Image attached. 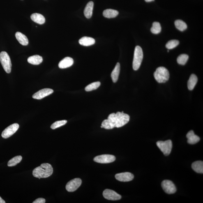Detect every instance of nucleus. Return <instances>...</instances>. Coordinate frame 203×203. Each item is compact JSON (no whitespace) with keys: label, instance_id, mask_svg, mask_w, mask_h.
<instances>
[{"label":"nucleus","instance_id":"obj_16","mask_svg":"<svg viewBox=\"0 0 203 203\" xmlns=\"http://www.w3.org/2000/svg\"><path fill=\"white\" fill-rule=\"evenodd\" d=\"M79 43L81 45L85 46H89L94 45L95 43V40L93 38L84 37L79 40Z\"/></svg>","mask_w":203,"mask_h":203},{"label":"nucleus","instance_id":"obj_8","mask_svg":"<svg viewBox=\"0 0 203 203\" xmlns=\"http://www.w3.org/2000/svg\"><path fill=\"white\" fill-rule=\"evenodd\" d=\"M93 160L98 163L106 164L114 162L116 160V157L114 155L105 154L96 156Z\"/></svg>","mask_w":203,"mask_h":203},{"label":"nucleus","instance_id":"obj_25","mask_svg":"<svg viewBox=\"0 0 203 203\" xmlns=\"http://www.w3.org/2000/svg\"><path fill=\"white\" fill-rule=\"evenodd\" d=\"M175 27L180 31H183L188 28L186 23L181 20H177L174 22Z\"/></svg>","mask_w":203,"mask_h":203},{"label":"nucleus","instance_id":"obj_24","mask_svg":"<svg viewBox=\"0 0 203 203\" xmlns=\"http://www.w3.org/2000/svg\"><path fill=\"white\" fill-rule=\"evenodd\" d=\"M197 80L198 79L196 76L195 74H192L188 81V89L190 90H193L197 84Z\"/></svg>","mask_w":203,"mask_h":203},{"label":"nucleus","instance_id":"obj_21","mask_svg":"<svg viewBox=\"0 0 203 203\" xmlns=\"http://www.w3.org/2000/svg\"><path fill=\"white\" fill-rule=\"evenodd\" d=\"M192 169L195 172L199 174L203 173V162L201 161H198L194 162L192 164Z\"/></svg>","mask_w":203,"mask_h":203},{"label":"nucleus","instance_id":"obj_4","mask_svg":"<svg viewBox=\"0 0 203 203\" xmlns=\"http://www.w3.org/2000/svg\"><path fill=\"white\" fill-rule=\"evenodd\" d=\"M143 57V54L142 48L140 46H137L135 47L133 63H132V67L134 70H137L140 68Z\"/></svg>","mask_w":203,"mask_h":203},{"label":"nucleus","instance_id":"obj_35","mask_svg":"<svg viewBox=\"0 0 203 203\" xmlns=\"http://www.w3.org/2000/svg\"><path fill=\"white\" fill-rule=\"evenodd\" d=\"M167 52H169V50H168V51H167Z\"/></svg>","mask_w":203,"mask_h":203},{"label":"nucleus","instance_id":"obj_5","mask_svg":"<svg viewBox=\"0 0 203 203\" xmlns=\"http://www.w3.org/2000/svg\"><path fill=\"white\" fill-rule=\"evenodd\" d=\"M0 61L5 71L7 73L11 72V63L7 53L3 51L0 53Z\"/></svg>","mask_w":203,"mask_h":203},{"label":"nucleus","instance_id":"obj_29","mask_svg":"<svg viewBox=\"0 0 203 203\" xmlns=\"http://www.w3.org/2000/svg\"><path fill=\"white\" fill-rule=\"evenodd\" d=\"M100 85V82L92 83L86 86L85 89L86 91H91L98 89V88L99 87Z\"/></svg>","mask_w":203,"mask_h":203},{"label":"nucleus","instance_id":"obj_10","mask_svg":"<svg viewBox=\"0 0 203 203\" xmlns=\"http://www.w3.org/2000/svg\"><path fill=\"white\" fill-rule=\"evenodd\" d=\"M81 183H82V180L80 178H75L69 181L67 183L66 186V189L68 192H75L81 186Z\"/></svg>","mask_w":203,"mask_h":203},{"label":"nucleus","instance_id":"obj_17","mask_svg":"<svg viewBox=\"0 0 203 203\" xmlns=\"http://www.w3.org/2000/svg\"><path fill=\"white\" fill-rule=\"evenodd\" d=\"M94 7V3L90 1L86 5L84 10V15L87 19H90L93 15V11Z\"/></svg>","mask_w":203,"mask_h":203},{"label":"nucleus","instance_id":"obj_9","mask_svg":"<svg viewBox=\"0 0 203 203\" xmlns=\"http://www.w3.org/2000/svg\"><path fill=\"white\" fill-rule=\"evenodd\" d=\"M19 127V125L16 123L10 125L3 130L2 134V136L4 139L8 138L17 131Z\"/></svg>","mask_w":203,"mask_h":203},{"label":"nucleus","instance_id":"obj_28","mask_svg":"<svg viewBox=\"0 0 203 203\" xmlns=\"http://www.w3.org/2000/svg\"><path fill=\"white\" fill-rule=\"evenodd\" d=\"M189 56L188 55L185 54H181L177 58V62L179 64L184 65L186 63L188 59Z\"/></svg>","mask_w":203,"mask_h":203},{"label":"nucleus","instance_id":"obj_23","mask_svg":"<svg viewBox=\"0 0 203 203\" xmlns=\"http://www.w3.org/2000/svg\"><path fill=\"white\" fill-rule=\"evenodd\" d=\"M43 58L41 56L35 55L30 56L28 59V62L33 65H39L43 61Z\"/></svg>","mask_w":203,"mask_h":203},{"label":"nucleus","instance_id":"obj_30","mask_svg":"<svg viewBox=\"0 0 203 203\" xmlns=\"http://www.w3.org/2000/svg\"><path fill=\"white\" fill-rule=\"evenodd\" d=\"M179 43V42L178 40H171L167 42L165 47L168 49H172L177 46Z\"/></svg>","mask_w":203,"mask_h":203},{"label":"nucleus","instance_id":"obj_20","mask_svg":"<svg viewBox=\"0 0 203 203\" xmlns=\"http://www.w3.org/2000/svg\"><path fill=\"white\" fill-rule=\"evenodd\" d=\"M119 13V12L117 10L108 9L104 11L103 15L106 18L110 19L116 17Z\"/></svg>","mask_w":203,"mask_h":203},{"label":"nucleus","instance_id":"obj_18","mask_svg":"<svg viewBox=\"0 0 203 203\" xmlns=\"http://www.w3.org/2000/svg\"><path fill=\"white\" fill-rule=\"evenodd\" d=\"M15 36L19 43L23 46L27 45L29 43V41L25 35L22 33L17 32L15 33Z\"/></svg>","mask_w":203,"mask_h":203},{"label":"nucleus","instance_id":"obj_7","mask_svg":"<svg viewBox=\"0 0 203 203\" xmlns=\"http://www.w3.org/2000/svg\"><path fill=\"white\" fill-rule=\"evenodd\" d=\"M161 187L164 191L168 194H174L177 190L174 183L168 180H165L162 181Z\"/></svg>","mask_w":203,"mask_h":203},{"label":"nucleus","instance_id":"obj_14","mask_svg":"<svg viewBox=\"0 0 203 203\" xmlns=\"http://www.w3.org/2000/svg\"><path fill=\"white\" fill-rule=\"evenodd\" d=\"M186 137L188 139V144H194L197 143L200 140V138L198 136L195 135L193 130L189 131L187 134Z\"/></svg>","mask_w":203,"mask_h":203},{"label":"nucleus","instance_id":"obj_31","mask_svg":"<svg viewBox=\"0 0 203 203\" xmlns=\"http://www.w3.org/2000/svg\"><path fill=\"white\" fill-rule=\"evenodd\" d=\"M67 123L66 120L56 121L51 125V128L52 130H55L66 124Z\"/></svg>","mask_w":203,"mask_h":203},{"label":"nucleus","instance_id":"obj_27","mask_svg":"<svg viewBox=\"0 0 203 203\" xmlns=\"http://www.w3.org/2000/svg\"><path fill=\"white\" fill-rule=\"evenodd\" d=\"M22 159L21 156H15V157L12 158L8 163V166L9 167H13L15 166L21 162Z\"/></svg>","mask_w":203,"mask_h":203},{"label":"nucleus","instance_id":"obj_22","mask_svg":"<svg viewBox=\"0 0 203 203\" xmlns=\"http://www.w3.org/2000/svg\"><path fill=\"white\" fill-rule=\"evenodd\" d=\"M120 64L119 63H118L116 64L114 69L113 70L112 74H111V77L112 79L113 82L116 83L119 78L120 72Z\"/></svg>","mask_w":203,"mask_h":203},{"label":"nucleus","instance_id":"obj_26","mask_svg":"<svg viewBox=\"0 0 203 203\" xmlns=\"http://www.w3.org/2000/svg\"><path fill=\"white\" fill-rule=\"evenodd\" d=\"M151 30V32L153 33V34H157L159 33L161 31V27L160 23L158 22H153Z\"/></svg>","mask_w":203,"mask_h":203},{"label":"nucleus","instance_id":"obj_12","mask_svg":"<svg viewBox=\"0 0 203 203\" xmlns=\"http://www.w3.org/2000/svg\"><path fill=\"white\" fill-rule=\"evenodd\" d=\"M54 92V90L52 89H44L40 90L37 92L33 96V98L34 99H41L45 97L49 96L52 94Z\"/></svg>","mask_w":203,"mask_h":203},{"label":"nucleus","instance_id":"obj_33","mask_svg":"<svg viewBox=\"0 0 203 203\" xmlns=\"http://www.w3.org/2000/svg\"><path fill=\"white\" fill-rule=\"evenodd\" d=\"M0 203H5V201L3 200L1 197H0Z\"/></svg>","mask_w":203,"mask_h":203},{"label":"nucleus","instance_id":"obj_11","mask_svg":"<svg viewBox=\"0 0 203 203\" xmlns=\"http://www.w3.org/2000/svg\"><path fill=\"white\" fill-rule=\"evenodd\" d=\"M103 195L104 198L111 201L119 200L121 198V195L113 190L108 189L104 191Z\"/></svg>","mask_w":203,"mask_h":203},{"label":"nucleus","instance_id":"obj_19","mask_svg":"<svg viewBox=\"0 0 203 203\" xmlns=\"http://www.w3.org/2000/svg\"><path fill=\"white\" fill-rule=\"evenodd\" d=\"M31 20L38 24H42L45 22V17L39 13H33L31 16Z\"/></svg>","mask_w":203,"mask_h":203},{"label":"nucleus","instance_id":"obj_13","mask_svg":"<svg viewBox=\"0 0 203 203\" xmlns=\"http://www.w3.org/2000/svg\"><path fill=\"white\" fill-rule=\"evenodd\" d=\"M115 178L120 181L129 182L133 179L134 176L131 173L126 172L116 174Z\"/></svg>","mask_w":203,"mask_h":203},{"label":"nucleus","instance_id":"obj_15","mask_svg":"<svg viewBox=\"0 0 203 203\" xmlns=\"http://www.w3.org/2000/svg\"><path fill=\"white\" fill-rule=\"evenodd\" d=\"M73 60L72 58L66 57L60 62L59 67L60 68H69L73 64Z\"/></svg>","mask_w":203,"mask_h":203},{"label":"nucleus","instance_id":"obj_3","mask_svg":"<svg viewBox=\"0 0 203 203\" xmlns=\"http://www.w3.org/2000/svg\"><path fill=\"white\" fill-rule=\"evenodd\" d=\"M153 75L155 80L160 83L167 82L170 77L168 70L163 67H159L157 68Z\"/></svg>","mask_w":203,"mask_h":203},{"label":"nucleus","instance_id":"obj_6","mask_svg":"<svg viewBox=\"0 0 203 203\" xmlns=\"http://www.w3.org/2000/svg\"><path fill=\"white\" fill-rule=\"evenodd\" d=\"M156 144L164 155L167 156L170 155L172 148V141L169 140L165 141H158Z\"/></svg>","mask_w":203,"mask_h":203},{"label":"nucleus","instance_id":"obj_34","mask_svg":"<svg viewBox=\"0 0 203 203\" xmlns=\"http://www.w3.org/2000/svg\"><path fill=\"white\" fill-rule=\"evenodd\" d=\"M144 1H145L146 2H151L154 1V0H144Z\"/></svg>","mask_w":203,"mask_h":203},{"label":"nucleus","instance_id":"obj_2","mask_svg":"<svg viewBox=\"0 0 203 203\" xmlns=\"http://www.w3.org/2000/svg\"><path fill=\"white\" fill-rule=\"evenodd\" d=\"M53 173V169L50 164H42L40 166L33 170V174L36 178H46L51 176Z\"/></svg>","mask_w":203,"mask_h":203},{"label":"nucleus","instance_id":"obj_32","mask_svg":"<svg viewBox=\"0 0 203 203\" xmlns=\"http://www.w3.org/2000/svg\"><path fill=\"white\" fill-rule=\"evenodd\" d=\"M46 200L45 199L43 198H39L36 199V200L33 201V203H45Z\"/></svg>","mask_w":203,"mask_h":203},{"label":"nucleus","instance_id":"obj_1","mask_svg":"<svg viewBox=\"0 0 203 203\" xmlns=\"http://www.w3.org/2000/svg\"><path fill=\"white\" fill-rule=\"evenodd\" d=\"M130 119V116L123 112L113 113L109 115L107 119L104 120L101 126L107 130L112 129L115 127L119 128L126 124Z\"/></svg>","mask_w":203,"mask_h":203}]
</instances>
